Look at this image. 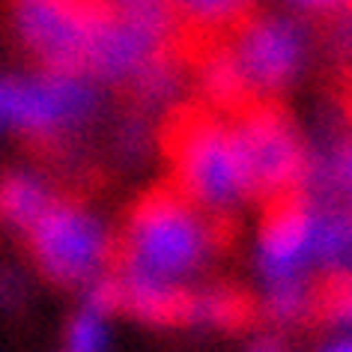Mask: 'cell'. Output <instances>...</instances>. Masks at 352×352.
<instances>
[{
  "instance_id": "6da1fadb",
  "label": "cell",
  "mask_w": 352,
  "mask_h": 352,
  "mask_svg": "<svg viewBox=\"0 0 352 352\" xmlns=\"http://www.w3.org/2000/svg\"><path fill=\"white\" fill-rule=\"evenodd\" d=\"M212 248L215 230L209 212L195 206L176 188H164L153 191L135 206L113 257L120 260V266L182 284L206 266Z\"/></svg>"
},
{
  "instance_id": "7a4b0ae2",
  "label": "cell",
  "mask_w": 352,
  "mask_h": 352,
  "mask_svg": "<svg viewBox=\"0 0 352 352\" xmlns=\"http://www.w3.org/2000/svg\"><path fill=\"white\" fill-rule=\"evenodd\" d=\"M176 191L204 212H230L251 197V179L230 120L204 111L182 113L170 131Z\"/></svg>"
},
{
  "instance_id": "3957f363",
  "label": "cell",
  "mask_w": 352,
  "mask_h": 352,
  "mask_svg": "<svg viewBox=\"0 0 352 352\" xmlns=\"http://www.w3.org/2000/svg\"><path fill=\"white\" fill-rule=\"evenodd\" d=\"M108 0H3L6 36L36 72L84 75Z\"/></svg>"
},
{
  "instance_id": "277c9868",
  "label": "cell",
  "mask_w": 352,
  "mask_h": 352,
  "mask_svg": "<svg viewBox=\"0 0 352 352\" xmlns=\"http://www.w3.org/2000/svg\"><path fill=\"white\" fill-rule=\"evenodd\" d=\"M99 104V84L87 75L36 72L30 78H10L6 126H12L36 153H54L90 126Z\"/></svg>"
},
{
  "instance_id": "5b68a950",
  "label": "cell",
  "mask_w": 352,
  "mask_h": 352,
  "mask_svg": "<svg viewBox=\"0 0 352 352\" xmlns=\"http://www.w3.org/2000/svg\"><path fill=\"white\" fill-rule=\"evenodd\" d=\"M254 200H284L307 182V149L275 99H251L230 113Z\"/></svg>"
},
{
  "instance_id": "8992f818",
  "label": "cell",
  "mask_w": 352,
  "mask_h": 352,
  "mask_svg": "<svg viewBox=\"0 0 352 352\" xmlns=\"http://www.w3.org/2000/svg\"><path fill=\"white\" fill-rule=\"evenodd\" d=\"M21 236L36 269L60 287L96 280L117 251V242L111 239L99 218L75 200L60 197H54V204L39 215V221Z\"/></svg>"
},
{
  "instance_id": "52a82bcc",
  "label": "cell",
  "mask_w": 352,
  "mask_h": 352,
  "mask_svg": "<svg viewBox=\"0 0 352 352\" xmlns=\"http://www.w3.org/2000/svg\"><path fill=\"white\" fill-rule=\"evenodd\" d=\"M230 42L239 69L254 99H275L298 81L311 51L307 28L293 15L263 10L257 3L230 30Z\"/></svg>"
},
{
  "instance_id": "ba28073f",
  "label": "cell",
  "mask_w": 352,
  "mask_h": 352,
  "mask_svg": "<svg viewBox=\"0 0 352 352\" xmlns=\"http://www.w3.org/2000/svg\"><path fill=\"white\" fill-rule=\"evenodd\" d=\"M167 48H179V45L111 10L108 19L96 30L84 75L93 78L96 84L129 87L140 69L153 63L158 54H164Z\"/></svg>"
},
{
  "instance_id": "9c48e42d",
  "label": "cell",
  "mask_w": 352,
  "mask_h": 352,
  "mask_svg": "<svg viewBox=\"0 0 352 352\" xmlns=\"http://www.w3.org/2000/svg\"><path fill=\"white\" fill-rule=\"evenodd\" d=\"M257 266L266 284L305 278V272L314 269L311 206L293 197L272 204V212L260 227Z\"/></svg>"
},
{
  "instance_id": "30bf717a",
  "label": "cell",
  "mask_w": 352,
  "mask_h": 352,
  "mask_svg": "<svg viewBox=\"0 0 352 352\" xmlns=\"http://www.w3.org/2000/svg\"><path fill=\"white\" fill-rule=\"evenodd\" d=\"M117 278L122 287V311L153 325L182 322V305H186L188 289L131 266H120Z\"/></svg>"
},
{
  "instance_id": "8fae6325",
  "label": "cell",
  "mask_w": 352,
  "mask_h": 352,
  "mask_svg": "<svg viewBox=\"0 0 352 352\" xmlns=\"http://www.w3.org/2000/svg\"><path fill=\"white\" fill-rule=\"evenodd\" d=\"M311 248L314 269H322L331 280L352 278V206L325 204L311 206Z\"/></svg>"
},
{
  "instance_id": "7c38bea8",
  "label": "cell",
  "mask_w": 352,
  "mask_h": 352,
  "mask_svg": "<svg viewBox=\"0 0 352 352\" xmlns=\"http://www.w3.org/2000/svg\"><path fill=\"white\" fill-rule=\"evenodd\" d=\"M51 204H54V195L39 176L24 170H10L0 176V221L10 224L12 230H30Z\"/></svg>"
},
{
  "instance_id": "4fadbf2b",
  "label": "cell",
  "mask_w": 352,
  "mask_h": 352,
  "mask_svg": "<svg viewBox=\"0 0 352 352\" xmlns=\"http://www.w3.org/2000/svg\"><path fill=\"white\" fill-rule=\"evenodd\" d=\"M170 3L182 28L179 45H186L195 39L227 33L245 12L257 6V0H170Z\"/></svg>"
},
{
  "instance_id": "5bb4252c",
  "label": "cell",
  "mask_w": 352,
  "mask_h": 352,
  "mask_svg": "<svg viewBox=\"0 0 352 352\" xmlns=\"http://www.w3.org/2000/svg\"><path fill=\"white\" fill-rule=\"evenodd\" d=\"M242 302L227 289H209V293H188L182 305V322L195 325H230L239 320Z\"/></svg>"
},
{
  "instance_id": "9a60e30c",
  "label": "cell",
  "mask_w": 352,
  "mask_h": 352,
  "mask_svg": "<svg viewBox=\"0 0 352 352\" xmlns=\"http://www.w3.org/2000/svg\"><path fill=\"white\" fill-rule=\"evenodd\" d=\"M314 296L307 289L305 278H293V280H278V284H269L266 293V314L278 322H293L302 320V316L311 311Z\"/></svg>"
},
{
  "instance_id": "2e32d148",
  "label": "cell",
  "mask_w": 352,
  "mask_h": 352,
  "mask_svg": "<svg viewBox=\"0 0 352 352\" xmlns=\"http://www.w3.org/2000/svg\"><path fill=\"white\" fill-rule=\"evenodd\" d=\"M320 176L340 204L352 206V129L343 135L320 164Z\"/></svg>"
},
{
  "instance_id": "e0dca14e",
  "label": "cell",
  "mask_w": 352,
  "mask_h": 352,
  "mask_svg": "<svg viewBox=\"0 0 352 352\" xmlns=\"http://www.w3.org/2000/svg\"><path fill=\"white\" fill-rule=\"evenodd\" d=\"M108 346V334H104L102 316L96 314H81L69 329V349L72 352H104Z\"/></svg>"
},
{
  "instance_id": "ac0fdd59",
  "label": "cell",
  "mask_w": 352,
  "mask_h": 352,
  "mask_svg": "<svg viewBox=\"0 0 352 352\" xmlns=\"http://www.w3.org/2000/svg\"><path fill=\"white\" fill-rule=\"evenodd\" d=\"M87 311L96 316L122 311V287L117 275H102L90 280V293H87Z\"/></svg>"
},
{
  "instance_id": "d6986e66",
  "label": "cell",
  "mask_w": 352,
  "mask_h": 352,
  "mask_svg": "<svg viewBox=\"0 0 352 352\" xmlns=\"http://www.w3.org/2000/svg\"><path fill=\"white\" fill-rule=\"evenodd\" d=\"M334 293L325 302V311H329V320L340 329H352V278H340L334 280Z\"/></svg>"
},
{
  "instance_id": "ffe728a7",
  "label": "cell",
  "mask_w": 352,
  "mask_h": 352,
  "mask_svg": "<svg viewBox=\"0 0 352 352\" xmlns=\"http://www.w3.org/2000/svg\"><path fill=\"white\" fill-rule=\"evenodd\" d=\"M289 3H296L298 10L316 12V15H331L343 10V6H352V0H289Z\"/></svg>"
},
{
  "instance_id": "44dd1931",
  "label": "cell",
  "mask_w": 352,
  "mask_h": 352,
  "mask_svg": "<svg viewBox=\"0 0 352 352\" xmlns=\"http://www.w3.org/2000/svg\"><path fill=\"white\" fill-rule=\"evenodd\" d=\"M10 117V78H0V129L6 126Z\"/></svg>"
},
{
  "instance_id": "7402d4cb",
  "label": "cell",
  "mask_w": 352,
  "mask_h": 352,
  "mask_svg": "<svg viewBox=\"0 0 352 352\" xmlns=\"http://www.w3.org/2000/svg\"><path fill=\"white\" fill-rule=\"evenodd\" d=\"M248 352H284V349H280V343L275 338H260L257 343H251Z\"/></svg>"
},
{
  "instance_id": "603a6c76",
  "label": "cell",
  "mask_w": 352,
  "mask_h": 352,
  "mask_svg": "<svg viewBox=\"0 0 352 352\" xmlns=\"http://www.w3.org/2000/svg\"><path fill=\"white\" fill-rule=\"evenodd\" d=\"M322 352H352V340H334Z\"/></svg>"
}]
</instances>
